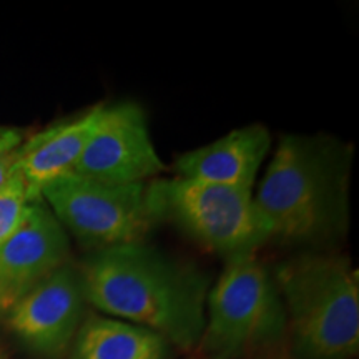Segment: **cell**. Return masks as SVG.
<instances>
[{
	"label": "cell",
	"mask_w": 359,
	"mask_h": 359,
	"mask_svg": "<svg viewBox=\"0 0 359 359\" xmlns=\"http://www.w3.org/2000/svg\"><path fill=\"white\" fill-rule=\"evenodd\" d=\"M87 303L154 331L180 349L198 346L210 278L193 264L137 241L95 250L79 269Z\"/></svg>",
	"instance_id": "1"
},
{
	"label": "cell",
	"mask_w": 359,
	"mask_h": 359,
	"mask_svg": "<svg viewBox=\"0 0 359 359\" xmlns=\"http://www.w3.org/2000/svg\"><path fill=\"white\" fill-rule=\"evenodd\" d=\"M353 148L327 135H283L255 195L271 238L323 246L346 236Z\"/></svg>",
	"instance_id": "2"
},
{
	"label": "cell",
	"mask_w": 359,
	"mask_h": 359,
	"mask_svg": "<svg viewBox=\"0 0 359 359\" xmlns=\"http://www.w3.org/2000/svg\"><path fill=\"white\" fill-rule=\"evenodd\" d=\"M285 304L291 359H354L359 351V278L351 259L302 253L273 273Z\"/></svg>",
	"instance_id": "3"
},
{
	"label": "cell",
	"mask_w": 359,
	"mask_h": 359,
	"mask_svg": "<svg viewBox=\"0 0 359 359\" xmlns=\"http://www.w3.org/2000/svg\"><path fill=\"white\" fill-rule=\"evenodd\" d=\"M286 339L285 304L257 255L228 259L206 298L203 359H245Z\"/></svg>",
	"instance_id": "4"
},
{
	"label": "cell",
	"mask_w": 359,
	"mask_h": 359,
	"mask_svg": "<svg viewBox=\"0 0 359 359\" xmlns=\"http://www.w3.org/2000/svg\"><path fill=\"white\" fill-rule=\"evenodd\" d=\"M147 200L155 222H170L226 259L257 255L271 240V228L248 188L161 178L148 183Z\"/></svg>",
	"instance_id": "5"
},
{
	"label": "cell",
	"mask_w": 359,
	"mask_h": 359,
	"mask_svg": "<svg viewBox=\"0 0 359 359\" xmlns=\"http://www.w3.org/2000/svg\"><path fill=\"white\" fill-rule=\"evenodd\" d=\"M62 228L97 250L137 243L155 219L147 200V183L107 185L69 172L40 191Z\"/></svg>",
	"instance_id": "6"
},
{
	"label": "cell",
	"mask_w": 359,
	"mask_h": 359,
	"mask_svg": "<svg viewBox=\"0 0 359 359\" xmlns=\"http://www.w3.org/2000/svg\"><path fill=\"white\" fill-rule=\"evenodd\" d=\"M72 172L107 185L145 183L165 172L142 107L135 102L103 105L97 127Z\"/></svg>",
	"instance_id": "7"
},
{
	"label": "cell",
	"mask_w": 359,
	"mask_h": 359,
	"mask_svg": "<svg viewBox=\"0 0 359 359\" xmlns=\"http://www.w3.org/2000/svg\"><path fill=\"white\" fill-rule=\"evenodd\" d=\"M85 303L79 269L67 263L24 296L6 320L30 351L43 358H60L82 326Z\"/></svg>",
	"instance_id": "8"
},
{
	"label": "cell",
	"mask_w": 359,
	"mask_h": 359,
	"mask_svg": "<svg viewBox=\"0 0 359 359\" xmlns=\"http://www.w3.org/2000/svg\"><path fill=\"white\" fill-rule=\"evenodd\" d=\"M70 245L62 224L39 201L0 243V316L69 263Z\"/></svg>",
	"instance_id": "9"
},
{
	"label": "cell",
	"mask_w": 359,
	"mask_h": 359,
	"mask_svg": "<svg viewBox=\"0 0 359 359\" xmlns=\"http://www.w3.org/2000/svg\"><path fill=\"white\" fill-rule=\"evenodd\" d=\"M271 145V133L264 125H248L180 155L175 172L178 178L193 182L253 190Z\"/></svg>",
	"instance_id": "10"
},
{
	"label": "cell",
	"mask_w": 359,
	"mask_h": 359,
	"mask_svg": "<svg viewBox=\"0 0 359 359\" xmlns=\"http://www.w3.org/2000/svg\"><path fill=\"white\" fill-rule=\"evenodd\" d=\"M103 105L105 103H98L77 118L43 130L24 142L20 173L25 180L30 200L39 201L45 185L74 170L97 127Z\"/></svg>",
	"instance_id": "11"
},
{
	"label": "cell",
	"mask_w": 359,
	"mask_h": 359,
	"mask_svg": "<svg viewBox=\"0 0 359 359\" xmlns=\"http://www.w3.org/2000/svg\"><path fill=\"white\" fill-rule=\"evenodd\" d=\"M170 344L154 331L110 316L83 320L72 359H167Z\"/></svg>",
	"instance_id": "12"
},
{
	"label": "cell",
	"mask_w": 359,
	"mask_h": 359,
	"mask_svg": "<svg viewBox=\"0 0 359 359\" xmlns=\"http://www.w3.org/2000/svg\"><path fill=\"white\" fill-rule=\"evenodd\" d=\"M30 203L34 201L30 200L25 180L22 177L19 167L17 173L0 188V243L17 230Z\"/></svg>",
	"instance_id": "13"
},
{
	"label": "cell",
	"mask_w": 359,
	"mask_h": 359,
	"mask_svg": "<svg viewBox=\"0 0 359 359\" xmlns=\"http://www.w3.org/2000/svg\"><path fill=\"white\" fill-rule=\"evenodd\" d=\"M22 145H24V143H22ZM22 145L19 148H15V150L0 156V188L6 185L8 180L17 173V170H19Z\"/></svg>",
	"instance_id": "14"
},
{
	"label": "cell",
	"mask_w": 359,
	"mask_h": 359,
	"mask_svg": "<svg viewBox=\"0 0 359 359\" xmlns=\"http://www.w3.org/2000/svg\"><path fill=\"white\" fill-rule=\"evenodd\" d=\"M24 142V132L22 130L12 127H0V156L19 148Z\"/></svg>",
	"instance_id": "15"
},
{
	"label": "cell",
	"mask_w": 359,
	"mask_h": 359,
	"mask_svg": "<svg viewBox=\"0 0 359 359\" xmlns=\"http://www.w3.org/2000/svg\"><path fill=\"white\" fill-rule=\"evenodd\" d=\"M0 359H6V358H4V354H2V353H0Z\"/></svg>",
	"instance_id": "16"
}]
</instances>
